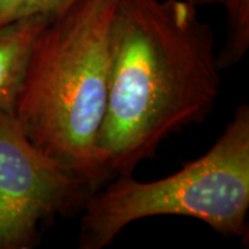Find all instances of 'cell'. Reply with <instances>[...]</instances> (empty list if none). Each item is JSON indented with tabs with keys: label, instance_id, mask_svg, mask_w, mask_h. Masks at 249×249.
<instances>
[{
	"label": "cell",
	"instance_id": "6da1fadb",
	"mask_svg": "<svg viewBox=\"0 0 249 249\" xmlns=\"http://www.w3.org/2000/svg\"><path fill=\"white\" fill-rule=\"evenodd\" d=\"M213 28L188 0H116L97 163L133 175L170 134L202 124L222 89Z\"/></svg>",
	"mask_w": 249,
	"mask_h": 249
},
{
	"label": "cell",
	"instance_id": "7a4b0ae2",
	"mask_svg": "<svg viewBox=\"0 0 249 249\" xmlns=\"http://www.w3.org/2000/svg\"><path fill=\"white\" fill-rule=\"evenodd\" d=\"M115 3L75 0L54 14L36 39L14 111L36 147L94 190L107 183L97 142L107 108Z\"/></svg>",
	"mask_w": 249,
	"mask_h": 249
},
{
	"label": "cell",
	"instance_id": "3957f363",
	"mask_svg": "<svg viewBox=\"0 0 249 249\" xmlns=\"http://www.w3.org/2000/svg\"><path fill=\"white\" fill-rule=\"evenodd\" d=\"M249 212V106L234 109L213 145L166 178H112L80 212L79 249L109 247L124 227L157 216H184L223 237H245Z\"/></svg>",
	"mask_w": 249,
	"mask_h": 249
},
{
	"label": "cell",
	"instance_id": "277c9868",
	"mask_svg": "<svg viewBox=\"0 0 249 249\" xmlns=\"http://www.w3.org/2000/svg\"><path fill=\"white\" fill-rule=\"evenodd\" d=\"M94 191L0 111V249H31L57 217L80 213Z\"/></svg>",
	"mask_w": 249,
	"mask_h": 249
},
{
	"label": "cell",
	"instance_id": "5b68a950",
	"mask_svg": "<svg viewBox=\"0 0 249 249\" xmlns=\"http://www.w3.org/2000/svg\"><path fill=\"white\" fill-rule=\"evenodd\" d=\"M53 16L36 14L0 27V111L14 114L32 49Z\"/></svg>",
	"mask_w": 249,
	"mask_h": 249
},
{
	"label": "cell",
	"instance_id": "8992f818",
	"mask_svg": "<svg viewBox=\"0 0 249 249\" xmlns=\"http://www.w3.org/2000/svg\"><path fill=\"white\" fill-rule=\"evenodd\" d=\"M227 16L224 45L217 53L222 70L241 62L249 50V0H219Z\"/></svg>",
	"mask_w": 249,
	"mask_h": 249
},
{
	"label": "cell",
	"instance_id": "52a82bcc",
	"mask_svg": "<svg viewBox=\"0 0 249 249\" xmlns=\"http://www.w3.org/2000/svg\"><path fill=\"white\" fill-rule=\"evenodd\" d=\"M75 0H0V27L18 18L57 14Z\"/></svg>",
	"mask_w": 249,
	"mask_h": 249
},
{
	"label": "cell",
	"instance_id": "ba28073f",
	"mask_svg": "<svg viewBox=\"0 0 249 249\" xmlns=\"http://www.w3.org/2000/svg\"><path fill=\"white\" fill-rule=\"evenodd\" d=\"M191 3H194L196 6H209V4H217L219 0H188Z\"/></svg>",
	"mask_w": 249,
	"mask_h": 249
}]
</instances>
